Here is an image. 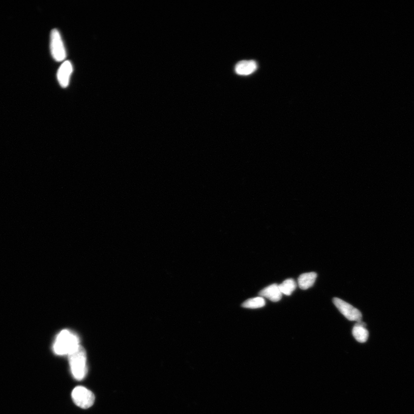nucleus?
<instances>
[{
  "label": "nucleus",
  "mask_w": 414,
  "mask_h": 414,
  "mask_svg": "<svg viewBox=\"0 0 414 414\" xmlns=\"http://www.w3.org/2000/svg\"><path fill=\"white\" fill-rule=\"evenodd\" d=\"M317 277V274L315 272L302 274L298 278V286L301 290H308L314 286Z\"/></svg>",
  "instance_id": "9d476101"
},
{
  "label": "nucleus",
  "mask_w": 414,
  "mask_h": 414,
  "mask_svg": "<svg viewBox=\"0 0 414 414\" xmlns=\"http://www.w3.org/2000/svg\"><path fill=\"white\" fill-rule=\"evenodd\" d=\"M261 297L267 298L271 301L277 302L282 297V293L280 290L279 285L271 284L270 286L264 288L259 293Z\"/></svg>",
  "instance_id": "6e6552de"
},
{
  "label": "nucleus",
  "mask_w": 414,
  "mask_h": 414,
  "mask_svg": "<svg viewBox=\"0 0 414 414\" xmlns=\"http://www.w3.org/2000/svg\"><path fill=\"white\" fill-rule=\"evenodd\" d=\"M364 322H358L353 328L352 333L356 340L360 343H364L368 340L369 332L365 328Z\"/></svg>",
  "instance_id": "1a4fd4ad"
},
{
  "label": "nucleus",
  "mask_w": 414,
  "mask_h": 414,
  "mask_svg": "<svg viewBox=\"0 0 414 414\" xmlns=\"http://www.w3.org/2000/svg\"><path fill=\"white\" fill-rule=\"evenodd\" d=\"M79 345L77 335L69 330H63L57 336L53 351L57 355H68Z\"/></svg>",
  "instance_id": "f03ea898"
},
{
  "label": "nucleus",
  "mask_w": 414,
  "mask_h": 414,
  "mask_svg": "<svg viewBox=\"0 0 414 414\" xmlns=\"http://www.w3.org/2000/svg\"><path fill=\"white\" fill-rule=\"evenodd\" d=\"M257 69L256 61L242 60L236 64V72L240 76H248L253 73Z\"/></svg>",
  "instance_id": "0eeeda50"
},
{
  "label": "nucleus",
  "mask_w": 414,
  "mask_h": 414,
  "mask_svg": "<svg viewBox=\"0 0 414 414\" xmlns=\"http://www.w3.org/2000/svg\"><path fill=\"white\" fill-rule=\"evenodd\" d=\"M50 51L53 59L62 62L66 59V51L59 30L53 29L50 34Z\"/></svg>",
  "instance_id": "7ed1b4c3"
},
{
  "label": "nucleus",
  "mask_w": 414,
  "mask_h": 414,
  "mask_svg": "<svg viewBox=\"0 0 414 414\" xmlns=\"http://www.w3.org/2000/svg\"><path fill=\"white\" fill-rule=\"evenodd\" d=\"M68 355L71 371L74 379L77 381H82L86 378L88 372L86 351L79 345Z\"/></svg>",
  "instance_id": "f257e3e1"
},
{
  "label": "nucleus",
  "mask_w": 414,
  "mask_h": 414,
  "mask_svg": "<svg viewBox=\"0 0 414 414\" xmlns=\"http://www.w3.org/2000/svg\"><path fill=\"white\" fill-rule=\"evenodd\" d=\"M72 398L77 406L84 409L92 406L95 400L93 393L82 386H78L73 389Z\"/></svg>",
  "instance_id": "20e7f679"
},
{
  "label": "nucleus",
  "mask_w": 414,
  "mask_h": 414,
  "mask_svg": "<svg viewBox=\"0 0 414 414\" xmlns=\"http://www.w3.org/2000/svg\"><path fill=\"white\" fill-rule=\"evenodd\" d=\"M332 301L340 313L349 321L357 322L361 321L362 315L358 309L339 298H334Z\"/></svg>",
  "instance_id": "39448f33"
},
{
  "label": "nucleus",
  "mask_w": 414,
  "mask_h": 414,
  "mask_svg": "<svg viewBox=\"0 0 414 414\" xmlns=\"http://www.w3.org/2000/svg\"><path fill=\"white\" fill-rule=\"evenodd\" d=\"M73 71V65L70 61L66 60L61 64L57 72V80L61 87L66 88L69 86Z\"/></svg>",
  "instance_id": "423d86ee"
},
{
  "label": "nucleus",
  "mask_w": 414,
  "mask_h": 414,
  "mask_svg": "<svg viewBox=\"0 0 414 414\" xmlns=\"http://www.w3.org/2000/svg\"><path fill=\"white\" fill-rule=\"evenodd\" d=\"M279 287L282 294L290 296L296 290L297 284L294 279H290L285 280Z\"/></svg>",
  "instance_id": "9b49d317"
},
{
  "label": "nucleus",
  "mask_w": 414,
  "mask_h": 414,
  "mask_svg": "<svg viewBox=\"0 0 414 414\" xmlns=\"http://www.w3.org/2000/svg\"><path fill=\"white\" fill-rule=\"evenodd\" d=\"M266 305V300L263 297H257L247 300L242 304V307L246 308H262Z\"/></svg>",
  "instance_id": "f8f14e48"
}]
</instances>
